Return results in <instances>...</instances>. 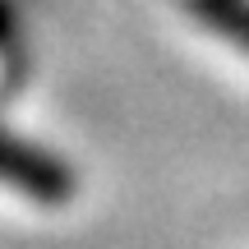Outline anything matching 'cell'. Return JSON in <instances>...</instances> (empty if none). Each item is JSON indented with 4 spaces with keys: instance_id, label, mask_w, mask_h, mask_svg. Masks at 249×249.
Here are the masks:
<instances>
[{
    "instance_id": "cell-2",
    "label": "cell",
    "mask_w": 249,
    "mask_h": 249,
    "mask_svg": "<svg viewBox=\"0 0 249 249\" xmlns=\"http://www.w3.org/2000/svg\"><path fill=\"white\" fill-rule=\"evenodd\" d=\"M185 9L249 55V0H185Z\"/></svg>"
},
{
    "instance_id": "cell-1",
    "label": "cell",
    "mask_w": 249,
    "mask_h": 249,
    "mask_svg": "<svg viewBox=\"0 0 249 249\" xmlns=\"http://www.w3.org/2000/svg\"><path fill=\"white\" fill-rule=\"evenodd\" d=\"M0 185L18 189L23 198L33 203H46V208H60L74 198V171L70 161H60L55 152L37 148V143L18 139V134L0 129Z\"/></svg>"
}]
</instances>
